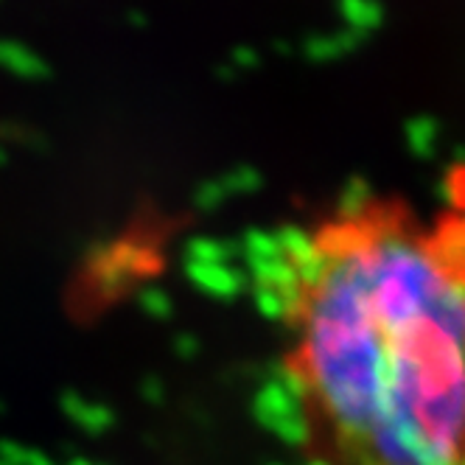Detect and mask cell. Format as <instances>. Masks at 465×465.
<instances>
[{
  "instance_id": "obj_1",
  "label": "cell",
  "mask_w": 465,
  "mask_h": 465,
  "mask_svg": "<svg viewBox=\"0 0 465 465\" xmlns=\"http://www.w3.org/2000/svg\"><path fill=\"white\" fill-rule=\"evenodd\" d=\"M292 384L340 465H465V219L364 208L289 252Z\"/></svg>"
}]
</instances>
